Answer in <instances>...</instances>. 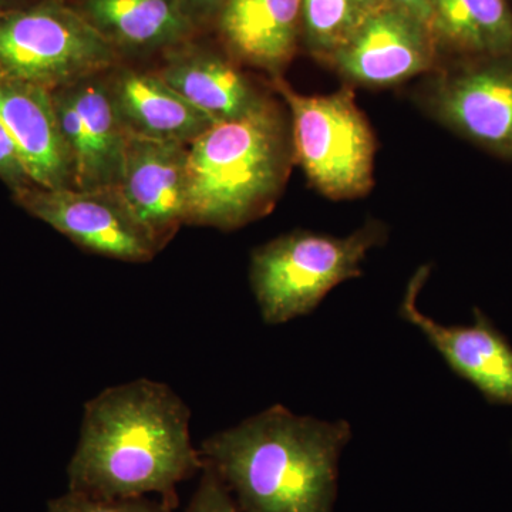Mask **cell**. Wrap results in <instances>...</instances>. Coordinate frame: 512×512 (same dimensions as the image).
<instances>
[{"instance_id":"7a4b0ae2","label":"cell","mask_w":512,"mask_h":512,"mask_svg":"<svg viewBox=\"0 0 512 512\" xmlns=\"http://www.w3.org/2000/svg\"><path fill=\"white\" fill-rule=\"evenodd\" d=\"M346 420L298 416L281 404L212 434L198 448L242 512H333Z\"/></svg>"},{"instance_id":"52a82bcc","label":"cell","mask_w":512,"mask_h":512,"mask_svg":"<svg viewBox=\"0 0 512 512\" xmlns=\"http://www.w3.org/2000/svg\"><path fill=\"white\" fill-rule=\"evenodd\" d=\"M421 100L448 130L512 161V52L441 62Z\"/></svg>"},{"instance_id":"2e32d148","label":"cell","mask_w":512,"mask_h":512,"mask_svg":"<svg viewBox=\"0 0 512 512\" xmlns=\"http://www.w3.org/2000/svg\"><path fill=\"white\" fill-rule=\"evenodd\" d=\"M157 73L215 123L242 119L268 101L231 59L192 42L168 52Z\"/></svg>"},{"instance_id":"277c9868","label":"cell","mask_w":512,"mask_h":512,"mask_svg":"<svg viewBox=\"0 0 512 512\" xmlns=\"http://www.w3.org/2000/svg\"><path fill=\"white\" fill-rule=\"evenodd\" d=\"M386 239V225L369 221L348 237L296 229L256 248L249 281L262 319L282 325L311 315L332 289L362 276L367 255Z\"/></svg>"},{"instance_id":"4fadbf2b","label":"cell","mask_w":512,"mask_h":512,"mask_svg":"<svg viewBox=\"0 0 512 512\" xmlns=\"http://www.w3.org/2000/svg\"><path fill=\"white\" fill-rule=\"evenodd\" d=\"M0 121L15 141L33 183L74 190L73 165L50 90L0 73Z\"/></svg>"},{"instance_id":"6da1fadb","label":"cell","mask_w":512,"mask_h":512,"mask_svg":"<svg viewBox=\"0 0 512 512\" xmlns=\"http://www.w3.org/2000/svg\"><path fill=\"white\" fill-rule=\"evenodd\" d=\"M190 419L184 400L156 380L103 390L84 406L69 490L109 500L158 495L177 507L178 484L204 468Z\"/></svg>"},{"instance_id":"30bf717a","label":"cell","mask_w":512,"mask_h":512,"mask_svg":"<svg viewBox=\"0 0 512 512\" xmlns=\"http://www.w3.org/2000/svg\"><path fill=\"white\" fill-rule=\"evenodd\" d=\"M52 99L73 165L74 190L116 187L128 131L111 100L106 73L53 90Z\"/></svg>"},{"instance_id":"d4e9b609","label":"cell","mask_w":512,"mask_h":512,"mask_svg":"<svg viewBox=\"0 0 512 512\" xmlns=\"http://www.w3.org/2000/svg\"><path fill=\"white\" fill-rule=\"evenodd\" d=\"M32 2H35V0H0V13L10 9L22 8V6L29 5Z\"/></svg>"},{"instance_id":"9c48e42d","label":"cell","mask_w":512,"mask_h":512,"mask_svg":"<svg viewBox=\"0 0 512 512\" xmlns=\"http://www.w3.org/2000/svg\"><path fill=\"white\" fill-rule=\"evenodd\" d=\"M430 265H421L410 278L399 305L404 322L419 329L439 352L454 375L476 387L495 406H512V345L480 308L473 309V325H441L417 305L430 276Z\"/></svg>"},{"instance_id":"5bb4252c","label":"cell","mask_w":512,"mask_h":512,"mask_svg":"<svg viewBox=\"0 0 512 512\" xmlns=\"http://www.w3.org/2000/svg\"><path fill=\"white\" fill-rule=\"evenodd\" d=\"M72 3L121 57L168 53L192 42L201 32L183 0H72Z\"/></svg>"},{"instance_id":"7c38bea8","label":"cell","mask_w":512,"mask_h":512,"mask_svg":"<svg viewBox=\"0 0 512 512\" xmlns=\"http://www.w3.org/2000/svg\"><path fill=\"white\" fill-rule=\"evenodd\" d=\"M163 249L188 217V146L128 134L116 187Z\"/></svg>"},{"instance_id":"d6986e66","label":"cell","mask_w":512,"mask_h":512,"mask_svg":"<svg viewBox=\"0 0 512 512\" xmlns=\"http://www.w3.org/2000/svg\"><path fill=\"white\" fill-rule=\"evenodd\" d=\"M384 0H302L301 40L313 57L330 63Z\"/></svg>"},{"instance_id":"ba28073f","label":"cell","mask_w":512,"mask_h":512,"mask_svg":"<svg viewBox=\"0 0 512 512\" xmlns=\"http://www.w3.org/2000/svg\"><path fill=\"white\" fill-rule=\"evenodd\" d=\"M12 195L22 210L92 254L144 264L161 251L116 188L53 190L32 184Z\"/></svg>"},{"instance_id":"9a60e30c","label":"cell","mask_w":512,"mask_h":512,"mask_svg":"<svg viewBox=\"0 0 512 512\" xmlns=\"http://www.w3.org/2000/svg\"><path fill=\"white\" fill-rule=\"evenodd\" d=\"M106 80L128 134L190 146L215 124L158 73L140 72L120 63L106 73Z\"/></svg>"},{"instance_id":"44dd1931","label":"cell","mask_w":512,"mask_h":512,"mask_svg":"<svg viewBox=\"0 0 512 512\" xmlns=\"http://www.w3.org/2000/svg\"><path fill=\"white\" fill-rule=\"evenodd\" d=\"M185 512H242L227 485L204 463L200 483Z\"/></svg>"},{"instance_id":"484cf974","label":"cell","mask_w":512,"mask_h":512,"mask_svg":"<svg viewBox=\"0 0 512 512\" xmlns=\"http://www.w3.org/2000/svg\"><path fill=\"white\" fill-rule=\"evenodd\" d=\"M511 450H512V446H511Z\"/></svg>"},{"instance_id":"4316f807","label":"cell","mask_w":512,"mask_h":512,"mask_svg":"<svg viewBox=\"0 0 512 512\" xmlns=\"http://www.w3.org/2000/svg\"><path fill=\"white\" fill-rule=\"evenodd\" d=\"M511 2H512V0H511Z\"/></svg>"},{"instance_id":"5b68a950","label":"cell","mask_w":512,"mask_h":512,"mask_svg":"<svg viewBox=\"0 0 512 512\" xmlns=\"http://www.w3.org/2000/svg\"><path fill=\"white\" fill-rule=\"evenodd\" d=\"M289 110L293 160L313 187L332 200L365 197L375 184L376 138L350 87L305 96L272 77Z\"/></svg>"},{"instance_id":"8fae6325","label":"cell","mask_w":512,"mask_h":512,"mask_svg":"<svg viewBox=\"0 0 512 512\" xmlns=\"http://www.w3.org/2000/svg\"><path fill=\"white\" fill-rule=\"evenodd\" d=\"M441 56L429 26L384 5L330 60L350 83L389 87L439 67Z\"/></svg>"},{"instance_id":"cb8c5ba5","label":"cell","mask_w":512,"mask_h":512,"mask_svg":"<svg viewBox=\"0 0 512 512\" xmlns=\"http://www.w3.org/2000/svg\"><path fill=\"white\" fill-rule=\"evenodd\" d=\"M387 5L393 6L409 13L413 18L419 19L424 25L429 26L431 22L430 0H384Z\"/></svg>"},{"instance_id":"7402d4cb","label":"cell","mask_w":512,"mask_h":512,"mask_svg":"<svg viewBox=\"0 0 512 512\" xmlns=\"http://www.w3.org/2000/svg\"><path fill=\"white\" fill-rule=\"evenodd\" d=\"M0 181L12 194L35 184L30 178L15 141L0 121Z\"/></svg>"},{"instance_id":"3957f363","label":"cell","mask_w":512,"mask_h":512,"mask_svg":"<svg viewBox=\"0 0 512 512\" xmlns=\"http://www.w3.org/2000/svg\"><path fill=\"white\" fill-rule=\"evenodd\" d=\"M292 161L291 124L272 101L215 123L188 146L187 224L231 231L264 217Z\"/></svg>"},{"instance_id":"603a6c76","label":"cell","mask_w":512,"mask_h":512,"mask_svg":"<svg viewBox=\"0 0 512 512\" xmlns=\"http://www.w3.org/2000/svg\"><path fill=\"white\" fill-rule=\"evenodd\" d=\"M183 2L197 25L204 30L208 26L217 25V20L229 0H183Z\"/></svg>"},{"instance_id":"8992f818","label":"cell","mask_w":512,"mask_h":512,"mask_svg":"<svg viewBox=\"0 0 512 512\" xmlns=\"http://www.w3.org/2000/svg\"><path fill=\"white\" fill-rule=\"evenodd\" d=\"M121 57L72 0H35L0 13V73L60 89L110 72Z\"/></svg>"},{"instance_id":"ac0fdd59","label":"cell","mask_w":512,"mask_h":512,"mask_svg":"<svg viewBox=\"0 0 512 512\" xmlns=\"http://www.w3.org/2000/svg\"><path fill=\"white\" fill-rule=\"evenodd\" d=\"M441 62L512 52L511 0H430Z\"/></svg>"},{"instance_id":"e0dca14e","label":"cell","mask_w":512,"mask_h":512,"mask_svg":"<svg viewBox=\"0 0 512 512\" xmlns=\"http://www.w3.org/2000/svg\"><path fill=\"white\" fill-rule=\"evenodd\" d=\"M301 6L302 0H229L215 26L234 59L282 76L301 40Z\"/></svg>"},{"instance_id":"ffe728a7","label":"cell","mask_w":512,"mask_h":512,"mask_svg":"<svg viewBox=\"0 0 512 512\" xmlns=\"http://www.w3.org/2000/svg\"><path fill=\"white\" fill-rule=\"evenodd\" d=\"M173 504L161 498H96L67 490L47 504L46 512H174Z\"/></svg>"}]
</instances>
